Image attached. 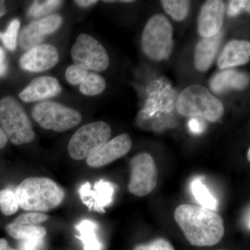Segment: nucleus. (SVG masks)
<instances>
[{
    "label": "nucleus",
    "mask_w": 250,
    "mask_h": 250,
    "mask_svg": "<svg viewBox=\"0 0 250 250\" xmlns=\"http://www.w3.org/2000/svg\"><path fill=\"white\" fill-rule=\"evenodd\" d=\"M174 218L192 246H215L225 235L221 215L200 206L188 204L179 206L174 210Z\"/></svg>",
    "instance_id": "1"
},
{
    "label": "nucleus",
    "mask_w": 250,
    "mask_h": 250,
    "mask_svg": "<svg viewBox=\"0 0 250 250\" xmlns=\"http://www.w3.org/2000/svg\"><path fill=\"white\" fill-rule=\"evenodd\" d=\"M177 93L165 80H155L147 88L146 104L139 112L137 123L144 129L159 131L175 125Z\"/></svg>",
    "instance_id": "2"
},
{
    "label": "nucleus",
    "mask_w": 250,
    "mask_h": 250,
    "mask_svg": "<svg viewBox=\"0 0 250 250\" xmlns=\"http://www.w3.org/2000/svg\"><path fill=\"white\" fill-rule=\"evenodd\" d=\"M15 192L19 207L29 212L49 211L59 207L65 198L63 189L47 177H28Z\"/></svg>",
    "instance_id": "3"
},
{
    "label": "nucleus",
    "mask_w": 250,
    "mask_h": 250,
    "mask_svg": "<svg viewBox=\"0 0 250 250\" xmlns=\"http://www.w3.org/2000/svg\"><path fill=\"white\" fill-rule=\"evenodd\" d=\"M176 108L181 116L198 117L212 123L218 121L224 113L223 103L206 87L199 84L190 85L182 90L177 97Z\"/></svg>",
    "instance_id": "4"
},
{
    "label": "nucleus",
    "mask_w": 250,
    "mask_h": 250,
    "mask_svg": "<svg viewBox=\"0 0 250 250\" xmlns=\"http://www.w3.org/2000/svg\"><path fill=\"white\" fill-rule=\"evenodd\" d=\"M143 52L156 62L167 60L173 50V28L166 16L156 14L147 21L141 37Z\"/></svg>",
    "instance_id": "5"
},
{
    "label": "nucleus",
    "mask_w": 250,
    "mask_h": 250,
    "mask_svg": "<svg viewBox=\"0 0 250 250\" xmlns=\"http://www.w3.org/2000/svg\"><path fill=\"white\" fill-rule=\"evenodd\" d=\"M0 125L8 140L16 146L27 144L35 139L27 113L14 97L0 100Z\"/></svg>",
    "instance_id": "6"
},
{
    "label": "nucleus",
    "mask_w": 250,
    "mask_h": 250,
    "mask_svg": "<svg viewBox=\"0 0 250 250\" xmlns=\"http://www.w3.org/2000/svg\"><path fill=\"white\" fill-rule=\"evenodd\" d=\"M111 136V126L105 122H93L83 125L69 141V155L74 160L87 159L107 143Z\"/></svg>",
    "instance_id": "7"
},
{
    "label": "nucleus",
    "mask_w": 250,
    "mask_h": 250,
    "mask_svg": "<svg viewBox=\"0 0 250 250\" xmlns=\"http://www.w3.org/2000/svg\"><path fill=\"white\" fill-rule=\"evenodd\" d=\"M32 116L42 128L63 132L81 123L82 116L74 108L54 102H43L36 104Z\"/></svg>",
    "instance_id": "8"
},
{
    "label": "nucleus",
    "mask_w": 250,
    "mask_h": 250,
    "mask_svg": "<svg viewBox=\"0 0 250 250\" xmlns=\"http://www.w3.org/2000/svg\"><path fill=\"white\" fill-rule=\"evenodd\" d=\"M71 56L75 65L86 70L102 72L109 66L110 59L106 49L88 34L77 36L71 49Z\"/></svg>",
    "instance_id": "9"
},
{
    "label": "nucleus",
    "mask_w": 250,
    "mask_h": 250,
    "mask_svg": "<svg viewBox=\"0 0 250 250\" xmlns=\"http://www.w3.org/2000/svg\"><path fill=\"white\" fill-rule=\"evenodd\" d=\"M158 176L152 156L146 152L136 154L130 161L129 192L138 197L149 195L157 185Z\"/></svg>",
    "instance_id": "10"
},
{
    "label": "nucleus",
    "mask_w": 250,
    "mask_h": 250,
    "mask_svg": "<svg viewBox=\"0 0 250 250\" xmlns=\"http://www.w3.org/2000/svg\"><path fill=\"white\" fill-rule=\"evenodd\" d=\"M62 22V16L53 14L28 24L21 31L20 46L24 50H29L41 45L45 36L58 30Z\"/></svg>",
    "instance_id": "11"
},
{
    "label": "nucleus",
    "mask_w": 250,
    "mask_h": 250,
    "mask_svg": "<svg viewBox=\"0 0 250 250\" xmlns=\"http://www.w3.org/2000/svg\"><path fill=\"white\" fill-rule=\"evenodd\" d=\"M59 62L58 49L50 44H41L23 54L20 65L26 71L41 72L52 68Z\"/></svg>",
    "instance_id": "12"
},
{
    "label": "nucleus",
    "mask_w": 250,
    "mask_h": 250,
    "mask_svg": "<svg viewBox=\"0 0 250 250\" xmlns=\"http://www.w3.org/2000/svg\"><path fill=\"white\" fill-rule=\"evenodd\" d=\"M114 192V185L103 179L95 182L93 187L86 182L80 189V198L83 205L89 210L99 213H104L105 207L111 205Z\"/></svg>",
    "instance_id": "13"
},
{
    "label": "nucleus",
    "mask_w": 250,
    "mask_h": 250,
    "mask_svg": "<svg viewBox=\"0 0 250 250\" xmlns=\"http://www.w3.org/2000/svg\"><path fill=\"white\" fill-rule=\"evenodd\" d=\"M132 146L129 135L123 134L116 136L98 149L86 159L90 167L97 168L108 165L113 161L127 154Z\"/></svg>",
    "instance_id": "14"
},
{
    "label": "nucleus",
    "mask_w": 250,
    "mask_h": 250,
    "mask_svg": "<svg viewBox=\"0 0 250 250\" xmlns=\"http://www.w3.org/2000/svg\"><path fill=\"white\" fill-rule=\"evenodd\" d=\"M225 11L223 1L208 0L206 1L202 6L197 21V31L202 38L213 37L221 31Z\"/></svg>",
    "instance_id": "15"
},
{
    "label": "nucleus",
    "mask_w": 250,
    "mask_h": 250,
    "mask_svg": "<svg viewBox=\"0 0 250 250\" xmlns=\"http://www.w3.org/2000/svg\"><path fill=\"white\" fill-rule=\"evenodd\" d=\"M62 90V85L57 79L50 76L39 77L31 81L19 94V98L24 103H34L57 96Z\"/></svg>",
    "instance_id": "16"
},
{
    "label": "nucleus",
    "mask_w": 250,
    "mask_h": 250,
    "mask_svg": "<svg viewBox=\"0 0 250 250\" xmlns=\"http://www.w3.org/2000/svg\"><path fill=\"white\" fill-rule=\"evenodd\" d=\"M250 59L249 41L233 40L224 47L218 59V66L221 70L240 66L248 63Z\"/></svg>",
    "instance_id": "17"
},
{
    "label": "nucleus",
    "mask_w": 250,
    "mask_h": 250,
    "mask_svg": "<svg viewBox=\"0 0 250 250\" xmlns=\"http://www.w3.org/2000/svg\"><path fill=\"white\" fill-rule=\"evenodd\" d=\"M223 36V32L220 31L213 37L203 38L197 44L194 54V65L198 71H207L211 66Z\"/></svg>",
    "instance_id": "18"
},
{
    "label": "nucleus",
    "mask_w": 250,
    "mask_h": 250,
    "mask_svg": "<svg viewBox=\"0 0 250 250\" xmlns=\"http://www.w3.org/2000/svg\"><path fill=\"white\" fill-rule=\"evenodd\" d=\"M249 76L236 70H226L219 72L210 82V87L215 93L220 94L231 89L243 90L249 84Z\"/></svg>",
    "instance_id": "19"
},
{
    "label": "nucleus",
    "mask_w": 250,
    "mask_h": 250,
    "mask_svg": "<svg viewBox=\"0 0 250 250\" xmlns=\"http://www.w3.org/2000/svg\"><path fill=\"white\" fill-rule=\"evenodd\" d=\"M78 238L83 243V250H102L103 244L98 236V226L95 222L83 220L75 227Z\"/></svg>",
    "instance_id": "20"
},
{
    "label": "nucleus",
    "mask_w": 250,
    "mask_h": 250,
    "mask_svg": "<svg viewBox=\"0 0 250 250\" xmlns=\"http://www.w3.org/2000/svg\"><path fill=\"white\" fill-rule=\"evenodd\" d=\"M202 177H195L190 182L192 195L200 207L215 211L218 207V200L210 193L208 188L202 182Z\"/></svg>",
    "instance_id": "21"
},
{
    "label": "nucleus",
    "mask_w": 250,
    "mask_h": 250,
    "mask_svg": "<svg viewBox=\"0 0 250 250\" xmlns=\"http://www.w3.org/2000/svg\"><path fill=\"white\" fill-rule=\"evenodd\" d=\"M6 231L9 236L18 240L44 238L47 230L40 225H20L14 222L6 226Z\"/></svg>",
    "instance_id": "22"
},
{
    "label": "nucleus",
    "mask_w": 250,
    "mask_h": 250,
    "mask_svg": "<svg viewBox=\"0 0 250 250\" xmlns=\"http://www.w3.org/2000/svg\"><path fill=\"white\" fill-rule=\"evenodd\" d=\"M106 87V81L101 75L90 72L80 83V90L83 95L95 96L103 93Z\"/></svg>",
    "instance_id": "23"
},
{
    "label": "nucleus",
    "mask_w": 250,
    "mask_h": 250,
    "mask_svg": "<svg viewBox=\"0 0 250 250\" xmlns=\"http://www.w3.org/2000/svg\"><path fill=\"white\" fill-rule=\"evenodd\" d=\"M161 4L164 10L175 21H182L187 17L190 1L186 0H163Z\"/></svg>",
    "instance_id": "24"
},
{
    "label": "nucleus",
    "mask_w": 250,
    "mask_h": 250,
    "mask_svg": "<svg viewBox=\"0 0 250 250\" xmlns=\"http://www.w3.org/2000/svg\"><path fill=\"white\" fill-rule=\"evenodd\" d=\"M19 205L16 192L9 188L0 190V209L5 215H14L18 211Z\"/></svg>",
    "instance_id": "25"
},
{
    "label": "nucleus",
    "mask_w": 250,
    "mask_h": 250,
    "mask_svg": "<svg viewBox=\"0 0 250 250\" xmlns=\"http://www.w3.org/2000/svg\"><path fill=\"white\" fill-rule=\"evenodd\" d=\"M62 3V1L57 0L35 1L29 9V16L32 18L42 17L58 9Z\"/></svg>",
    "instance_id": "26"
},
{
    "label": "nucleus",
    "mask_w": 250,
    "mask_h": 250,
    "mask_svg": "<svg viewBox=\"0 0 250 250\" xmlns=\"http://www.w3.org/2000/svg\"><path fill=\"white\" fill-rule=\"evenodd\" d=\"M20 26H21V23L19 20H13L5 33H2L1 34V39L2 40L4 47L11 52L16 50L17 47Z\"/></svg>",
    "instance_id": "27"
},
{
    "label": "nucleus",
    "mask_w": 250,
    "mask_h": 250,
    "mask_svg": "<svg viewBox=\"0 0 250 250\" xmlns=\"http://www.w3.org/2000/svg\"><path fill=\"white\" fill-rule=\"evenodd\" d=\"M48 218L47 215L42 213L29 212V213L19 215L15 219L14 223L20 224V225H39V224L47 221Z\"/></svg>",
    "instance_id": "28"
},
{
    "label": "nucleus",
    "mask_w": 250,
    "mask_h": 250,
    "mask_svg": "<svg viewBox=\"0 0 250 250\" xmlns=\"http://www.w3.org/2000/svg\"><path fill=\"white\" fill-rule=\"evenodd\" d=\"M88 74V70L74 64L67 67L65 72V77L70 84L80 85Z\"/></svg>",
    "instance_id": "29"
},
{
    "label": "nucleus",
    "mask_w": 250,
    "mask_h": 250,
    "mask_svg": "<svg viewBox=\"0 0 250 250\" xmlns=\"http://www.w3.org/2000/svg\"><path fill=\"white\" fill-rule=\"evenodd\" d=\"M134 250H175L172 244L165 238H156L146 244H139Z\"/></svg>",
    "instance_id": "30"
},
{
    "label": "nucleus",
    "mask_w": 250,
    "mask_h": 250,
    "mask_svg": "<svg viewBox=\"0 0 250 250\" xmlns=\"http://www.w3.org/2000/svg\"><path fill=\"white\" fill-rule=\"evenodd\" d=\"M250 5L249 0H232L229 4L228 14L233 17L241 14L243 11L250 13Z\"/></svg>",
    "instance_id": "31"
},
{
    "label": "nucleus",
    "mask_w": 250,
    "mask_h": 250,
    "mask_svg": "<svg viewBox=\"0 0 250 250\" xmlns=\"http://www.w3.org/2000/svg\"><path fill=\"white\" fill-rule=\"evenodd\" d=\"M44 238H32L22 240L20 243V250H41L43 248Z\"/></svg>",
    "instance_id": "32"
},
{
    "label": "nucleus",
    "mask_w": 250,
    "mask_h": 250,
    "mask_svg": "<svg viewBox=\"0 0 250 250\" xmlns=\"http://www.w3.org/2000/svg\"><path fill=\"white\" fill-rule=\"evenodd\" d=\"M189 129L194 134H200L205 131V123L202 121L201 118H192L188 123Z\"/></svg>",
    "instance_id": "33"
},
{
    "label": "nucleus",
    "mask_w": 250,
    "mask_h": 250,
    "mask_svg": "<svg viewBox=\"0 0 250 250\" xmlns=\"http://www.w3.org/2000/svg\"><path fill=\"white\" fill-rule=\"evenodd\" d=\"M8 70V62L4 49L0 47V77L4 76Z\"/></svg>",
    "instance_id": "34"
},
{
    "label": "nucleus",
    "mask_w": 250,
    "mask_h": 250,
    "mask_svg": "<svg viewBox=\"0 0 250 250\" xmlns=\"http://www.w3.org/2000/svg\"><path fill=\"white\" fill-rule=\"evenodd\" d=\"M98 2V1H96V0H77V1H75V3H76L77 5L83 8L88 7V6L97 4Z\"/></svg>",
    "instance_id": "35"
},
{
    "label": "nucleus",
    "mask_w": 250,
    "mask_h": 250,
    "mask_svg": "<svg viewBox=\"0 0 250 250\" xmlns=\"http://www.w3.org/2000/svg\"><path fill=\"white\" fill-rule=\"evenodd\" d=\"M7 143V137H6V134H5L4 131L0 126V149H3V148L6 147Z\"/></svg>",
    "instance_id": "36"
},
{
    "label": "nucleus",
    "mask_w": 250,
    "mask_h": 250,
    "mask_svg": "<svg viewBox=\"0 0 250 250\" xmlns=\"http://www.w3.org/2000/svg\"><path fill=\"white\" fill-rule=\"evenodd\" d=\"M0 250H17L10 247L8 242L4 238H0Z\"/></svg>",
    "instance_id": "37"
},
{
    "label": "nucleus",
    "mask_w": 250,
    "mask_h": 250,
    "mask_svg": "<svg viewBox=\"0 0 250 250\" xmlns=\"http://www.w3.org/2000/svg\"><path fill=\"white\" fill-rule=\"evenodd\" d=\"M7 12V8H6V2L5 1L0 0V18L4 16Z\"/></svg>",
    "instance_id": "38"
},
{
    "label": "nucleus",
    "mask_w": 250,
    "mask_h": 250,
    "mask_svg": "<svg viewBox=\"0 0 250 250\" xmlns=\"http://www.w3.org/2000/svg\"><path fill=\"white\" fill-rule=\"evenodd\" d=\"M248 210H247L246 214V228L248 229V231H250V207H248Z\"/></svg>",
    "instance_id": "39"
},
{
    "label": "nucleus",
    "mask_w": 250,
    "mask_h": 250,
    "mask_svg": "<svg viewBox=\"0 0 250 250\" xmlns=\"http://www.w3.org/2000/svg\"><path fill=\"white\" fill-rule=\"evenodd\" d=\"M247 158H248V160L250 161V149H248V153H247Z\"/></svg>",
    "instance_id": "40"
},
{
    "label": "nucleus",
    "mask_w": 250,
    "mask_h": 250,
    "mask_svg": "<svg viewBox=\"0 0 250 250\" xmlns=\"http://www.w3.org/2000/svg\"><path fill=\"white\" fill-rule=\"evenodd\" d=\"M1 34H2V33H1V31H0V39H1Z\"/></svg>",
    "instance_id": "41"
},
{
    "label": "nucleus",
    "mask_w": 250,
    "mask_h": 250,
    "mask_svg": "<svg viewBox=\"0 0 250 250\" xmlns=\"http://www.w3.org/2000/svg\"></svg>",
    "instance_id": "42"
}]
</instances>
